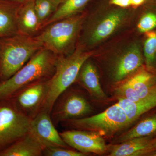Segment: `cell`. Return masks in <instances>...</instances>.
<instances>
[{
  "label": "cell",
  "mask_w": 156,
  "mask_h": 156,
  "mask_svg": "<svg viewBox=\"0 0 156 156\" xmlns=\"http://www.w3.org/2000/svg\"><path fill=\"white\" fill-rule=\"evenodd\" d=\"M58 56L43 48L11 77L0 83V101L10 99L23 88L53 76Z\"/></svg>",
  "instance_id": "cell-1"
},
{
  "label": "cell",
  "mask_w": 156,
  "mask_h": 156,
  "mask_svg": "<svg viewBox=\"0 0 156 156\" xmlns=\"http://www.w3.org/2000/svg\"><path fill=\"white\" fill-rule=\"evenodd\" d=\"M93 54L79 44L69 55L58 56L56 69L49 79L48 93L41 111L50 114L57 98L76 82L81 67Z\"/></svg>",
  "instance_id": "cell-2"
},
{
  "label": "cell",
  "mask_w": 156,
  "mask_h": 156,
  "mask_svg": "<svg viewBox=\"0 0 156 156\" xmlns=\"http://www.w3.org/2000/svg\"><path fill=\"white\" fill-rule=\"evenodd\" d=\"M43 47L35 37L17 33L0 40V77H11Z\"/></svg>",
  "instance_id": "cell-3"
},
{
  "label": "cell",
  "mask_w": 156,
  "mask_h": 156,
  "mask_svg": "<svg viewBox=\"0 0 156 156\" xmlns=\"http://www.w3.org/2000/svg\"><path fill=\"white\" fill-rule=\"evenodd\" d=\"M84 20L85 15L80 14L58 20L45 27L35 37L56 56H66L73 52Z\"/></svg>",
  "instance_id": "cell-4"
},
{
  "label": "cell",
  "mask_w": 156,
  "mask_h": 156,
  "mask_svg": "<svg viewBox=\"0 0 156 156\" xmlns=\"http://www.w3.org/2000/svg\"><path fill=\"white\" fill-rule=\"evenodd\" d=\"M61 124L70 129L95 132L107 139L115 137L131 125L125 111L117 103L98 114L68 120Z\"/></svg>",
  "instance_id": "cell-5"
},
{
  "label": "cell",
  "mask_w": 156,
  "mask_h": 156,
  "mask_svg": "<svg viewBox=\"0 0 156 156\" xmlns=\"http://www.w3.org/2000/svg\"><path fill=\"white\" fill-rule=\"evenodd\" d=\"M99 8L102 15L86 27L83 41L80 44L86 49L96 46L111 37L125 24L129 14L136 9L104 5H99Z\"/></svg>",
  "instance_id": "cell-6"
},
{
  "label": "cell",
  "mask_w": 156,
  "mask_h": 156,
  "mask_svg": "<svg viewBox=\"0 0 156 156\" xmlns=\"http://www.w3.org/2000/svg\"><path fill=\"white\" fill-rule=\"evenodd\" d=\"M0 102L1 153L29 132L32 119L19 111L11 99Z\"/></svg>",
  "instance_id": "cell-7"
},
{
  "label": "cell",
  "mask_w": 156,
  "mask_h": 156,
  "mask_svg": "<svg viewBox=\"0 0 156 156\" xmlns=\"http://www.w3.org/2000/svg\"><path fill=\"white\" fill-rule=\"evenodd\" d=\"M92 111V107L83 94L69 87L57 98L50 117L55 126L68 120L88 116Z\"/></svg>",
  "instance_id": "cell-8"
},
{
  "label": "cell",
  "mask_w": 156,
  "mask_h": 156,
  "mask_svg": "<svg viewBox=\"0 0 156 156\" xmlns=\"http://www.w3.org/2000/svg\"><path fill=\"white\" fill-rule=\"evenodd\" d=\"M144 65L142 37L114 59L110 71L112 82L115 85H119L133 75Z\"/></svg>",
  "instance_id": "cell-9"
},
{
  "label": "cell",
  "mask_w": 156,
  "mask_h": 156,
  "mask_svg": "<svg viewBox=\"0 0 156 156\" xmlns=\"http://www.w3.org/2000/svg\"><path fill=\"white\" fill-rule=\"evenodd\" d=\"M49 79L27 86L10 99L23 114L33 119L41 111L44 102L49 88Z\"/></svg>",
  "instance_id": "cell-10"
},
{
  "label": "cell",
  "mask_w": 156,
  "mask_h": 156,
  "mask_svg": "<svg viewBox=\"0 0 156 156\" xmlns=\"http://www.w3.org/2000/svg\"><path fill=\"white\" fill-rule=\"evenodd\" d=\"M64 142L83 153L101 155L108 153V145L100 134L92 131L70 129L59 133Z\"/></svg>",
  "instance_id": "cell-11"
},
{
  "label": "cell",
  "mask_w": 156,
  "mask_h": 156,
  "mask_svg": "<svg viewBox=\"0 0 156 156\" xmlns=\"http://www.w3.org/2000/svg\"><path fill=\"white\" fill-rule=\"evenodd\" d=\"M30 132L44 149L69 147L56 130L50 114L45 111H41L32 119Z\"/></svg>",
  "instance_id": "cell-12"
},
{
  "label": "cell",
  "mask_w": 156,
  "mask_h": 156,
  "mask_svg": "<svg viewBox=\"0 0 156 156\" xmlns=\"http://www.w3.org/2000/svg\"><path fill=\"white\" fill-rule=\"evenodd\" d=\"M156 151V135L138 136L108 145V153L109 156H147Z\"/></svg>",
  "instance_id": "cell-13"
},
{
  "label": "cell",
  "mask_w": 156,
  "mask_h": 156,
  "mask_svg": "<svg viewBox=\"0 0 156 156\" xmlns=\"http://www.w3.org/2000/svg\"><path fill=\"white\" fill-rule=\"evenodd\" d=\"M76 82L86 89L93 98L102 101L108 99L101 85L96 67L89 60V58L81 67Z\"/></svg>",
  "instance_id": "cell-14"
},
{
  "label": "cell",
  "mask_w": 156,
  "mask_h": 156,
  "mask_svg": "<svg viewBox=\"0 0 156 156\" xmlns=\"http://www.w3.org/2000/svg\"><path fill=\"white\" fill-rule=\"evenodd\" d=\"M118 100L117 103L125 111L131 125L144 115L156 108V85L151 89L147 95L136 102L121 98Z\"/></svg>",
  "instance_id": "cell-15"
},
{
  "label": "cell",
  "mask_w": 156,
  "mask_h": 156,
  "mask_svg": "<svg viewBox=\"0 0 156 156\" xmlns=\"http://www.w3.org/2000/svg\"><path fill=\"white\" fill-rule=\"evenodd\" d=\"M35 0H28L20 7L17 15L18 34L33 37L41 29L34 4Z\"/></svg>",
  "instance_id": "cell-16"
},
{
  "label": "cell",
  "mask_w": 156,
  "mask_h": 156,
  "mask_svg": "<svg viewBox=\"0 0 156 156\" xmlns=\"http://www.w3.org/2000/svg\"><path fill=\"white\" fill-rule=\"evenodd\" d=\"M144 115L145 116L132 128L116 136L112 144L121 143L138 136L156 135V108Z\"/></svg>",
  "instance_id": "cell-17"
},
{
  "label": "cell",
  "mask_w": 156,
  "mask_h": 156,
  "mask_svg": "<svg viewBox=\"0 0 156 156\" xmlns=\"http://www.w3.org/2000/svg\"><path fill=\"white\" fill-rule=\"evenodd\" d=\"M21 4L0 0V40L18 33L17 12Z\"/></svg>",
  "instance_id": "cell-18"
},
{
  "label": "cell",
  "mask_w": 156,
  "mask_h": 156,
  "mask_svg": "<svg viewBox=\"0 0 156 156\" xmlns=\"http://www.w3.org/2000/svg\"><path fill=\"white\" fill-rule=\"evenodd\" d=\"M44 148L30 132L0 153V156H42Z\"/></svg>",
  "instance_id": "cell-19"
},
{
  "label": "cell",
  "mask_w": 156,
  "mask_h": 156,
  "mask_svg": "<svg viewBox=\"0 0 156 156\" xmlns=\"http://www.w3.org/2000/svg\"><path fill=\"white\" fill-rule=\"evenodd\" d=\"M136 28L140 35L156 30V0H150L136 10Z\"/></svg>",
  "instance_id": "cell-20"
},
{
  "label": "cell",
  "mask_w": 156,
  "mask_h": 156,
  "mask_svg": "<svg viewBox=\"0 0 156 156\" xmlns=\"http://www.w3.org/2000/svg\"><path fill=\"white\" fill-rule=\"evenodd\" d=\"M92 0H63L58 9L44 23L42 28L58 20L80 14Z\"/></svg>",
  "instance_id": "cell-21"
},
{
  "label": "cell",
  "mask_w": 156,
  "mask_h": 156,
  "mask_svg": "<svg viewBox=\"0 0 156 156\" xmlns=\"http://www.w3.org/2000/svg\"><path fill=\"white\" fill-rule=\"evenodd\" d=\"M128 79L140 99L147 95L151 89L156 85V72L149 69L144 65Z\"/></svg>",
  "instance_id": "cell-22"
},
{
  "label": "cell",
  "mask_w": 156,
  "mask_h": 156,
  "mask_svg": "<svg viewBox=\"0 0 156 156\" xmlns=\"http://www.w3.org/2000/svg\"><path fill=\"white\" fill-rule=\"evenodd\" d=\"M142 49L144 65L156 72V30L143 35Z\"/></svg>",
  "instance_id": "cell-23"
},
{
  "label": "cell",
  "mask_w": 156,
  "mask_h": 156,
  "mask_svg": "<svg viewBox=\"0 0 156 156\" xmlns=\"http://www.w3.org/2000/svg\"><path fill=\"white\" fill-rule=\"evenodd\" d=\"M63 0H35V8L41 25L57 10Z\"/></svg>",
  "instance_id": "cell-24"
},
{
  "label": "cell",
  "mask_w": 156,
  "mask_h": 156,
  "mask_svg": "<svg viewBox=\"0 0 156 156\" xmlns=\"http://www.w3.org/2000/svg\"><path fill=\"white\" fill-rule=\"evenodd\" d=\"M115 92L117 99H126L132 102H136L140 99L137 92L128 78L117 85Z\"/></svg>",
  "instance_id": "cell-25"
},
{
  "label": "cell",
  "mask_w": 156,
  "mask_h": 156,
  "mask_svg": "<svg viewBox=\"0 0 156 156\" xmlns=\"http://www.w3.org/2000/svg\"><path fill=\"white\" fill-rule=\"evenodd\" d=\"M87 154L68 148L53 147L46 148L43 151V156H85Z\"/></svg>",
  "instance_id": "cell-26"
},
{
  "label": "cell",
  "mask_w": 156,
  "mask_h": 156,
  "mask_svg": "<svg viewBox=\"0 0 156 156\" xmlns=\"http://www.w3.org/2000/svg\"><path fill=\"white\" fill-rule=\"evenodd\" d=\"M6 1H10V2H14L18 3H23L25 2L28 0H6Z\"/></svg>",
  "instance_id": "cell-27"
},
{
  "label": "cell",
  "mask_w": 156,
  "mask_h": 156,
  "mask_svg": "<svg viewBox=\"0 0 156 156\" xmlns=\"http://www.w3.org/2000/svg\"><path fill=\"white\" fill-rule=\"evenodd\" d=\"M147 156H156V151L153 152L149 154Z\"/></svg>",
  "instance_id": "cell-28"
}]
</instances>
